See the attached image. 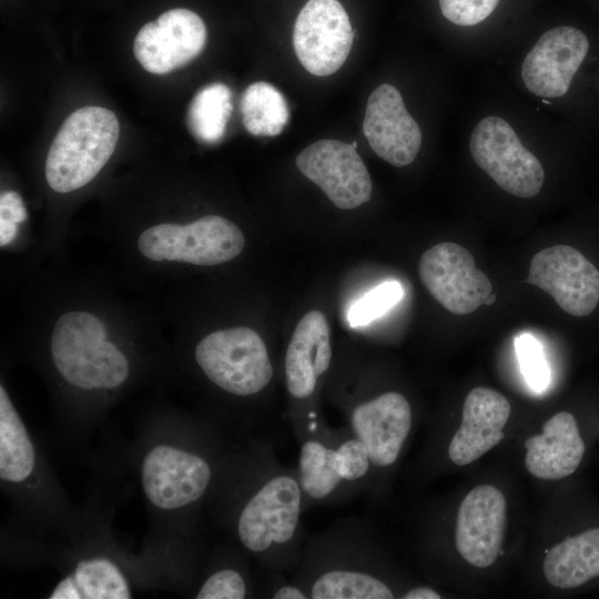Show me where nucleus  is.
Instances as JSON below:
<instances>
[{"label":"nucleus","mask_w":599,"mask_h":599,"mask_svg":"<svg viewBox=\"0 0 599 599\" xmlns=\"http://www.w3.org/2000/svg\"><path fill=\"white\" fill-rule=\"evenodd\" d=\"M233 529L244 550L266 570L294 571L305 542L304 499L295 468L261 440L240 460Z\"/></svg>","instance_id":"nucleus-1"},{"label":"nucleus","mask_w":599,"mask_h":599,"mask_svg":"<svg viewBox=\"0 0 599 599\" xmlns=\"http://www.w3.org/2000/svg\"><path fill=\"white\" fill-rule=\"evenodd\" d=\"M291 579L308 599L397 597L372 531L358 517L339 518L305 540Z\"/></svg>","instance_id":"nucleus-2"},{"label":"nucleus","mask_w":599,"mask_h":599,"mask_svg":"<svg viewBox=\"0 0 599 599\" xmlns=\"http://www.w3.org/2000/svg\"><path fill=\"white\" fill-rule=\"evenodd\" d=\"M305 511L349 501L370 489L374 468L366 446L346 426L325 424L300 443L295 468Z\"/></svg>","instance_id":"nucleus-3"},{"label":"nucleus","mask_w":599,"mask_h":599,"mask_svg":"<svg viewBox=\"0 0 599 599\" xmlns=\"http://www.w3.org/2000/svg\"><path fill=\"white\" fill-rule=\"evenodd\" d=\"M50 352L61 377L80 389L115 388L129 375L124 354L106 341L100 318L85 311H70L57 319Z\"/></svg>","instance_id":"nucleus-4"},{"label":"nucleus","mask_w":599,"mask_h":599,"mask_svg":"<svg viewBox=\"0 0 599 599\" xmlns=\"http://www.w3.org/2000/svg\"><path fill=\"white\" fill-rule=\"evenodd\" d=\"M120 133L113 111L88 105L62 123L45 159V179L58 193H70L91 182L114 152Z\"/></svg>","instance_id":"nucleus-5"},{"label":"nucleus","mask_w":599,"mask_h":599,"mask_svg":"<svg viewBox=\"0 0 599 599\" xmlns=\"http://www.w3.org/2000/svg\"><path fill=\"white\" fill-rule=\"evenodd\" d=\"M333 362L331 333L325 315L307 312L296 325L284 356L286 389L292 400L290 425L298 443L325 424L316 403L319 380Z\"/></svg>","instance_id":"nucleus-6"},{"label":"nucleus","mask_w":599,"mask_h":599,"mask_svg":"<svg viewBox=\"0 0 599 599\" xmlns=\"http://www.w3.org/2000/svg\"><path fill=\"white\" fill-rule=\"evenodd\" d=\"M194 358L212 384L235 397L263 393L274 377L266 344L257 332L245 326L207 334L197 343Z\"/></svg>","instance_id":"nucleus-7"},{"label":"nucleus","mask_w":599,"mask_h":599,"mask_svg":"<svg viewBox=\"0 0 599 599\" xmlns=\"http://www.w3.org/2000/svg\"><path fill=\"white\" fill-rule=\"evenodd\" d=\"M139 252L153 262H181L201 266L224 264L245 246L241 229L220 215H206L187 224L160 223L138 237Z\"/></svg>","instance_id":"nucleus-8"},{"label":"nucleus","mask_w":599,"mask_h":599,"mask_svg":"<svg viewBox=\"0 0 599 599\" xmlns=\"http://www.w3.org/2000/svg\"><path fill=\"white\" fill-rule=\"evenodd\" d=\"M339 408L346 426L366 446L374 468L370 486L375 489L382 475L398 460L412 433L414 415L408 398L398 390L341 397Z\"/></svg>","instance_id":"nucleus-9"},{"label":"nucleus","mask_w":599,"mask_h":599,"mask_svg":"<svg viewBox=\"0 0 599 599\" xmlns=\"http://www.w3.org/2000/svg\"><path fill=\"white\" fill-rule=\"evenodd\" d=\"M469 150L476 164L504 191L524 199L540 192L544 167L506 120L495 115L480 120L471 132Z\"/></svg>","instance_id":"nucleus-10"},{"label":"nucleus","mask_w":599,"mask_h":599,"mask_svg":"<svg viewBox=\"0 0 599 599\" xmlns=\"http://www.w3.org/2000/svg\"><path fill=\"white\" fill-rule=\"evenodd\" d=\"M419 277L432 296L447 311L467 315L486 305L494 287L488 276L476 267L464 246L443 242L420 257Z\"/></svg>","instance_id":"nucleus-11"},{"label":"nucleus","mask_w":599,"mask_h":599,"mask_svg":"<svg viewBox=\"0 0 599 599\" xmlns=\"http://www.w3.org/2000/svg\"><path fill=\"white\" fill-rule=\"evenodd\" d=\"M141 474L151 504L169 510L200 501L211 488L214 469L202 454L159 445L145 456Z\"/></svg>","instance_id":"nucleus-12"},{"label":"nucleus","mask_w":599,"mask_h":599,"mask_svg":"<svg viewBox=\"0 0 599 599\" xmlns=\"http://www.w3.org/2000/svg\"><path fill=\"white\" fill-rule=\"evenodd\" d=\"M353 39L348 14L337 0H308L294 24L297 59L317 77L331 75L344 64Z\"/></svg>","instance_id":"nucleus-13"},{"label":"nucleus","mask_w":599,"mask_h":599,"mask_svg":"<svg viewBox=\"0 0 599 599\" xmlns=\"http://www.w3.org/2000/svg\"><path fill=\"white\" fill-rule=\"evenodd\" d=\"M526 282L547 292L561 309L576 317L591 314L599 303V270L569 245L535 254Z\"/></svg>","instance_id":"nucleus-14"},{"label":"nucleus","mask_w":599,"mask_h":599,"mask_svg":"<svg viewBox=\"0 0 599 599\" xmlns=\"http://www.w3.org/2000/svg\"><path fill=\"white\" fill-rule=\"evenodd\" d=\"M296 166L339 209H356L370 199L372 180L353 144L316 141L297 155Z\"/></svg>","instance_id":"nucleus-15"},{"label":"nucleus","mask_w":599,"mask_h":599,"mask_svg":"<svg viewBox=\"0 0 599 599\" xmlns=\"http://www.w3.org/2000/svg\"><path fill=\"white\" fill-rule=\"evenodd\" d=\"M206 41L202 18L185 8H174L145 23L136 33L133 51L144 70L164 74L196 58Z\"/></svg>","instance_id":"nucleus-16"},{"label":"nucleus","mask_w":599,"mask_h":599,"mask_svg":"<svg viewBox=\"0 0 599 599\" xmlns=\"http://www.w3.org/2000/svg\"><path fill=\"white\" fill-rule=\"evenodd\" d=\"M589 49L586 34L573 27L545 32L527 53L521 78L525 87L540 98L565 95Z\"/></svg>","instance_id":"nucleus-17"},{"label":"nucleus","mask_w":599,"mask_h":599,"mask_svg":"<svg viewBox=\"0 0 599 599\" xmlns=\"http://www.w3.org/2000/svg\"><path fill=\"white\" fill-rule=\"evenodd\" d=\"M363 133L372 150L389 164H410L422 146V131L405 108L400 92L380 84L368 97Z\"/></svg>","instance_id":"nucleus-18"},{"label":"nucleus","mask_w":599,"mask_h":599,"mask_svg":"<svg viewBox=\"0 0 599 599\" xmlns=\"http://www.w3.org/2000/svg\"><path fill=\"white\" fill-rule=\"evenodd\" d=\"M506 498L496 487L471 489L459 506L456 520V548L478 568L491 566L500 551L506 528Z\"/></svg>","instance_id":"nucleus-19"},{"label":"nucleus","mask_w":599,"mask_h":599,"mask_svg":"<svg viewBox=\"0 0 599 599\" xmlns=\"http://www.w3.org/2000/svg\"><path fill=\"white\" fill-rule=\"evenodd\" d=\"M511 407L499 392L487 387L473 388L463 406L461 424L448 446L449 459L468 465L494 448L504 438Z\"/></svg>","instance_id":"nucleus-20"},{"label":"nucleus","mask_w":599,"mask_h":599,"mask_svg":"<svg viewBox=\"0 0 599 599\" xmlns=\"http://www.w3.org/2000/svg\"><path fill=\"white\" fill-rule=\"evenodd\" d=\"M527 470L540 479H561L580 465L585 444L575 417L561 412L549 418L542 433L525 441Z\"/></svg>","instance_id":"nucleus-21"},{"label":"nucleus","mask_w":599,"mask_h":599,"mask_svg":"<svg viewBox=\"0 0 599 599\" xmlns=\"http://www.w3.org/2000/svg\"><path fill=\"white\" fill-rule=\"evenodd\" d=\"M544 573L548 582L561 589L579 587L599 576V528L565 539L549 549Z\"/></svg>","instance_id":"nucleus-22"},{"label":"nucleus","mask_w":599,"mask_h":599,"mask_svg":"<svg viewBox=\"0 0 599 599\" xmlns=\"http://www.w3.org/2000/svg\"><path fill=\"white\" fill-rule=\"evenodd\" d=\"M129 583L120 568L106 558L78 562L74 571L53 589L50 599H128Z\"/></svg>","instance_id":"nucleus-23"},{"label":"nucleus","mask_w":599,"mask_h":599,"mask_svg":"<svg viewBox=\"0 0 599 599\" xmlns=\"http://www.w3.org/2000/svg\"><path fill=\"white\" fill-rule=\"evenodd\" d=\"M34 467L30 436L6 388L0 386V477L10 483L27 479Z\"/></svg>","instance_id":"nucleus-24"},{"label":"nucleus","mask_w":599,"mask_h":599,"mask_svg":"<svg viewBox=\"0 0 599 599\" xmlns=\"http://www.w3.org/2000/svg\"><path fill=\"white\" fill-rule=\"evenodd\" d=\"M241 113L245 129L253 135L275 136L290 118L287 102L274 85L258 81L250 84L241 99Z\"/></svg>","instance_id":"nucleus-25"},{"label":"nucleus","mask_w":599,"mask_h":599,"mask_svg":"<svg viewBox=\"0 0 599 599\" xmlns=\"http://www.w3.org/2000/svg\"><path fill=\"white\" fill-rule=\"evenodd\" d=\"M232 112V93L224 83L202 88L192 99L187 111L190 132L199 141L215 143L226 130Z\"/></svg>","instance_id":"nucleus-26"},{"label":"nucleus","mask_w":599,"mask_h":599,"mask_svg":"<svg viewBox=\"0 0 599 599\" xmlns=\"http://www.w3.org/2000/svg\"><path fill=\"white\" fill-rule=\"evenodd\" d=\"M403 296L404 290L398 281H384L351 305L347 314L349 325L357 327L372 323L398 304Z\"/></svg>","instance_id":"nucleus-27"},{"label":"nucleus","mask_w":599,"mask_h":599,"mask_svg":"<svg viewBox=\"0 0 599 599\" xmlns=\"http://www.w3.org/2000/svg\"><path fill=\"white\" fill-rule=\"evenodd\" d=\"M515 349L528 386L536 393L546 390L550 383V369L540 343L530 334H520L515 338Z\"/></svg>","instance_id":"nucleus-28"},{"label":"nucleus","mask_w":599,"mask_h":599,"mask_svg":"<svg viewBox=\"0 0 599 599\" xmlns=\"http://www.w3.org/2000/svg\"><path fill=\"white\" fill-rule=\"evenodd\" d=\"M247 577L235 567L211 572L196 592L197 599H243L248 597Z\"/></svg>","instance_id":"nucleus-29"},{"label":"nucleus","mask_w":599,"mask_h":599,"mask_svg":"<svg viewBox=\"0 0 599 599\" xmlns=\"http://www.w3.org/2000/svg\"><path fill=\"white\" fill-rule=\"evenodd\" d=\"M499 0H439L443 16L457 26H474L496 9Z\"/></svg>","instance_id":"nucleus-30"},{"label":"nucleus","mask_w":599,"mask_h":599,"mask_svg":"<svg viewBox=\"0 0 599 599\" xmlns=\"http://www.w3.org/2000/svg\"><path fill=\"white\" fill-rule=\"evenodd\" d=\"M271 578L265 597L271 599H308L307 593L292 579L283 577L284 572L268 570Z\"/></svg>","instance_id":"nucleus-31"},{"label":"nucleus","mask_w":599,"mask_h":599,"mask_svg":"<svg viewBox=\"0 0 599 599\" xmlns=\"http://www.w3.org/2000/svg\"><path fill=\"white\" fill-rule=\"evenodd\" d=\"M1 217L13 223H19L26 219V209L21 196L13 191L3 192L0 199Z\"/></svg>","instance_id":"nucleus-32"},{"label":"nucleus","mask_w":599,"mask_h":599,"mask_svg":"<svg viewBox=\"0 0 599 599\" xmlns=\"http://www.w3.org/2000/svg\"><path fill=\"white\" fill-rule=\"evenodd\" d=\"M403 599H440L441 596L428 586H415L409 588Z\"/></svg>","instance_id":"nucleus-33"},{"label":"nucleus","mask_w":599,"mask_h":599,"mask_svg":"<svg viewBox=\"0 0 599 599\" xmlns=\"http://www.w3.org/2000/svg\"><path fill=\"white\" fill-rule=\"evenodd\" d=\"M352 144L357 149V142L356 141H354Z\"/></svg>","instance_id":"nucleus-34"}]
</instances>
